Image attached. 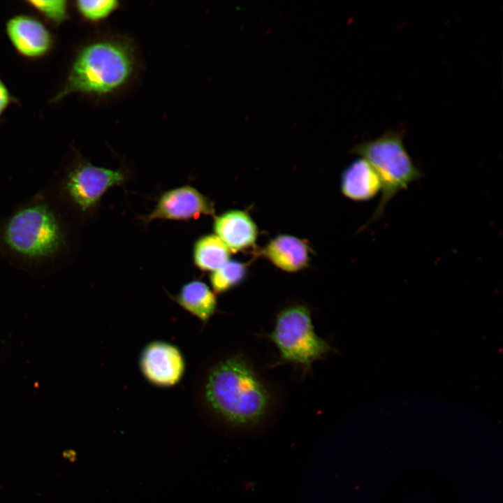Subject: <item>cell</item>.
Returning a JSON list of instances; mask_svg holds the SVG:
<instances>
[{"mask_svg":"<svg viewBox=\"0 0 503 503\" xmlns=\"http://www.w3.org/2000/svg\"><path fill=\"white\" fill-rule=\"evenodd\" d=\"M68 246L61 205L47 192L17 206L0 222L1 253L23 268L57 263Z\"/></svg>","mask_w":503,"mask_h":503,"instance_id":"obj_1","label":"cell"},{"mask_svg":"<svg viewBox=\"0 0 503 503\" xmlns=\"http://www.w3.org/2000/svg\"><path fill=\"white\" fill-rule=\"evenodd\" d=\"M201 392L210 409L240 437L258 432L270 414V393L241 356L225 358L211 367Z\"/></svg>","mask_w":503,"mask_h":503,"instance_id":"obj_2","label":"cell"},{"mask_svg":"<svg viewBox=\"0 0 503 503\" xmlns=\"http://www.w3.org/2000/svg\"><path fill=\"white\" fill-rule=\"evenodd\" d=\"M136 67L135 49L128 39L106 36L94 40L78 51L66 82L52 100L75 93L98 97L115 94L132 80Z\"/></svg>","mask_w":503,"mask_h":503,"instance_id":"obj_3","label":"cell"},{"mask_svg":"<svg viewBox=\"0 0 503 503\" xmlns=\"http://www.w3.org/2000/svg\"><path fill=\"white\" fill-rule=\"evenodd\" d=\"M403 136L401 131L388 130L374 139L360 142L352 149L353 154L372 166L381 182L379 203L363 228L381 218L394 196L423 177L409 154Z\"/></svg>","mask_w":503,"mask_h":503,"instance_id":"obj_4","label":"cell"},{"mask_svg":"<svg viewBox=\"0 0 503 503\" xmlns=\"http://www.w3.org/2000/svg\"><path fill=\"white\" fill-rule=\"evenodd\" d=\"M268 337L279 353L275 366L290 363L307 372L312 364L333 349L315 333L309 309L295 305L283 309L277 316L273 330Z\"/></svg>","mask_w":503,"mask_h":503,"instance_id":"obj_5","label":"cell"},{"mask_svg":"<svg viewBox=\"0 0 503 503\" xmlns=\"http://www.w3.org/2000/svg\"><path fill=\"white\" fill-rule=\"evenodd\" d=\"M124 173L78 160L71 165L59 180L54 196L82 213L89 212L110 187L122 184Z\"/></svg>","mask_w":503,"mask_h":503,"instance_id":"obj_6","label":"cell"},{"mask_svg":"<svg viewBox=\"0 0 503 503\" xmlns=\"http://www.w3.org/2000/svg\"><path fill=\"white\" fill-rule=\"evenodd\" d=\"M201 215H214L213 202L196 188L185 185L162 193L154 209L142 219L149 224L155 219L187 221Z\"/></svg>","mask_w":503,"mask_h":503,"instance_id":"obj_7","label":"cell"},{"mask_svg":"<svg viewBox=\"0 0 503 503\" xmlns=\"http://www.w3.org/2000/svg\"><path fill=\"white\" fill-rule=\"evenodd\" d=\"M140 367L145 379L152 385L170 387L182 378L185 362L180 349L163 341L147 344L142 351Z\"/></svg>","mask_w":503,"mask_h":503,"instance_id":"obj_8","label":"cell"},{"mask_svg":"<svg viewBox=\"0 0 503 503\" xmlns=\"http://www.w3.org/2000/svg\"><path fill=\"white\" fill-rule=\"evenodd\" d=\"M7 36L17 52L28 58L46 54L52 46V34L38 20L26 15L11 17L6 23Z\"/></svg>","mask_w":503,"mask_h":503,"instance_id":"obj_9","label":"cell"},{"mask_svg":"<svg viewBox=\"0 0 503 503\" xmlns=\"http://www.w3.org/2000/svg\"><path fill=\"white\" fill-rule=\"evenodd\" d=\"M213 228L231 252L253 247L258 237L255 222L247 212L240 210H231L214 217Z\"/></svg>","mask_w":503,"mask_h":503,"instance_id":"obj_10","label":"cell"},{"mask_svg":"<svg viewBox=\"0 0 503 503\" xmlns=\"http://www.w3.org/2000/svg\"><path fill=\"white\" fill-rule=\"evenodd\" d=\"M260 254L275 266L287 272L306 268L310 260L307 244L290 235L276 236L260 251Z\"/></svg>","mask_w":503,"mask_h":503,"instance_id":"obj_11","label":"cell"},{"mask_svg":"<svg viewBox=\"0 0 503 503\" xmlns=\"http://www.w3.org/2000/svg\"><path fill=\"white\" fill-rule=\"evenodd\" d=\"M381 190V182L374 169L364 159L353 161L344 170L341 191L344 196L354 201H367Z\"/></svg>","mask_w":503,"mask_h":503,"instance_id":"obj_12","label":"cell"},{"mask_svg":"<svg viewBox=\"0 0 503 503\" xmlns=\"http://www.w3.org/2000/svg\"><path fill=\"white\" fill-rule=\"evenodd\" d=\"M175 299L181 307L203 322H207L217 309L214 293L199 280L184 284Z\"/></svg>","mask_w":503,"mask_h":503,"instance_id":"obj_13","label":"cell"},{"mask_svg":"<svg viewBox=\"0 0 503 503\" xmlns=\"http://www.w3.org/2000/svg\"><path fill=\"white\" fill-rule=\"evenodd\" d=\"M231 251L215 235L201 236L195 242L193 249L194 261L203 271L214 272L229 261Z\"/></svg>","mask_w":503,"mask_h":503,"instance_id":"obj_14","label":"cell"},{"mask_svg":"<svg viewBox=\"0 0 503 503\" xmlns=\"http://www.w3.org/2000/svg\"><path fill=\"white\" fill-rule=\"evenodd\" d=\"M247 271V264L229 260L210 276L214 293L221 294L240 285L245 279Z\"/></svg>","mask_w":503,"mask_h":503,"instance_id":"obj_15","label":"cell"},{"mask_svg":"<svg viewBox=\"0 0 503 503\" xmlns=\"http://www.w3.org/2000/svg\"><path fill=\"white\" fill-rule=\"evenodd\" d=\"M77 10L85 20L89 22H99L106 19L119 7V2L115 0L75 1Z\"/></svg>","mask_w":503,"mask_h":503,"instance_id":"obj_16","label":"cell"},{"mask_svg":"<svg viewBox=\"0 0 503 503\" xmlns=\"http://www.w3.org/2000/svg\"><path fill=\"white\" fill-rule=\"evenodd\" d=\"M27 3L53 23L60 24L68 17L66 1L31 0Z\"/></svg>","mask_w":503,"mask_h":503,"instance_id":"obj_17","label":"cell"},{"mask_svg":"<svg viewBox=\"0 0 503 503\" xmlns=\"http://www.w3.org/2000/svg\"><path fill=\"white\" fill-rule=\"evenodd\" d=\"M12 102V96L5 83L0 79V117Z\"/></svg>","mask_w":503,"mask_h":503,"instance_id":"obj_18","label":"cell"},{"mask_svg":"<svg viewBox=\"0 0 503 503\" xmlns=\"http://www.w3.org/2000/svg\"><path fill=\"white\" fill-rule=\"evenodd\" d=\"M63 455L65 458L70 460L71 462L74 461V459L75 458L76 453L72 451H66L63 453Z\"/></svg>","mask_w":503,"mask_h":503,"instance_id":"obj_19","label":"cell"}]
</instances>
